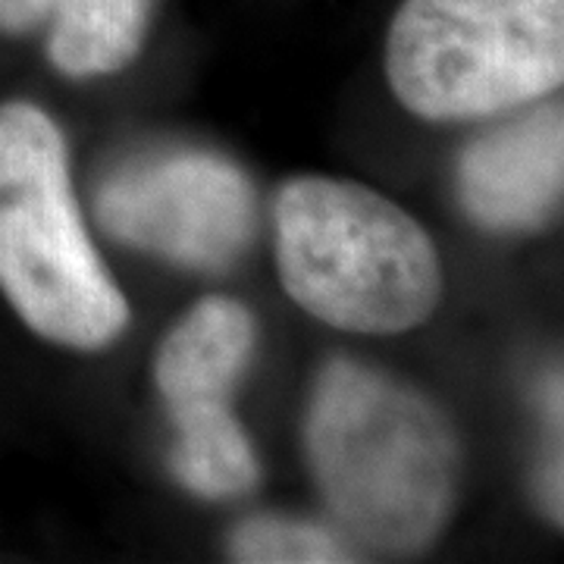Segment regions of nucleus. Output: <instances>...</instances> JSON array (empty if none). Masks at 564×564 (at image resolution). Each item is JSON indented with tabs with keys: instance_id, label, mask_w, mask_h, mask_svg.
Returning <instances> with one entry per match:
<instances>
[{
	"instance_id": "nucleus-1",
	"label": "nucleus",
	"mask_w": 564,
	"mask_h": 564,
	"mask_svg": "<svg viewBox=\"0 0 564 564\" xmlns=\"http://www.w3.org/2000/svg\"><path fill=\"white\" fill-rule=\"evenodd\" d=\"M307 462L348 536L380 552H417L455 502L458 443L417 389L336 358L307 408Z\"/></svg>"
},
{
	"instance_id": "nucleus-2",
	"label": "nucleus",
	"mask_w": 564,
	"mask_h": 564,
	"mask_svg": "<svg viewBox=\"0 0 564 564\" xmlns=\"http://www.w3.org/2000/svg\"><path fill=\"white\" fill-rule=\"evenodd\" d=\"M276 263L292 302L348 333L414 329L443 295V263L421 223L358 182H285Z\"/></svg>"
},
{
	"instance_id": "nucleus-3",
	"label": "nucleus",
	"mask_w": 564,
	"mask_h": 564,
	"mask_svg": "<svg viewBox=\"0 0 564 564\" xmlns=\"http://www.w3.org/2000/svg\"><path fill=\"white\" fill-rule=\"evenodd\" d=\"M0 292L47 343L98 351L129 326L69 180V151L39 104H0Z\"/></svg>"
},
{
	"instance_id": "nucleus-4",
	"label": "nucleus",
	"mask_w": 564,
	"mask_h": 564,
	"mask_svg": "<svg viewBox=\"0 0 564 564\" xmlns=\"http://www.w3.org/2000/svg\"><path fill=\"white\" fill-rule=\"evenodd\" d=\"M395 98L423 120H480L564 79V0H404L386 41Z\"/></svg>"
},
{
	"instance_id": "nucleus-5",
	"label": "nucleus",
	"mask_w": 564,
	"mask_h": 564,
	"mask_svg": "<svg viewBox=\"0 0 564 564\" xmlns=\"http://www.w3.org/2000/svg\"><path fill=\"white\" fill-rule=\"evenodd\" d=\"M104 229L139 251L217 273L254 232V188L232 161L173 148L122 163L98 188Z\"/></svg>"
},
{
	"instance_id": "nucleus-6",
	"label": "nucleus",
	"mask_w": 564,
	"mask_h": 564,
	"mask_svg": "<svg viewBox=\"0 0 564 564\" xmlns=\"http://www.w3.org/2000/svg\"><path fill=\"white\" fill-rule=\"evenodd\" d=\"M564 188L562 107H540L484 132L458 161V195L492 232H530L558 214Z\"/></svg>"
},
{
	"instance_id": "nucleus-7",
	"label": "nucleus",
	"mask_w": 564,
	"mask_h": 564,
	"mask_svg": "<svg viewBox=\"0 0 564 564\" xmlns=\"http://www.w3.org/2000/svg\"><path fill=\"white\" fill-rule=\"evenodd\" d=\"M258 339L251 311L236 299H204L163 339L154 377L176 430L236 417L229 395Z\"/></svg>"
},
{
	"instance_id": "nucleus-8",
	"label": "nucleus",
	"mask_w": 564,
	"mask_h": 564,
	"mask_svg": "<svg viewBox=\"0 0 564 564\" xmlns=\"http://www.w3.org/2000/svg\"><path fill=\"white\" fill-rule=\"evenodd\" d=\"M154 0H54L47 57L73 76H110L139 57Z\"/></svg>"
},
{
	"instance_id": "nucleus-9",
	"label": "nucleus",
	"mask_w": 564,
	"mask_h": 564,
	"mask_svg": "<svg viewBox=\"0 0 564 564\" xmlns=\"http://www.w3.org/2000/svg\"><path fill=\"white\" fill-rule=\"evenodd\" d=\"M173 474L185 489L204 499H236L258 484L261 467L242 423H223L180 433L173 445Z\"/></svg>"
},
{
	"instance_id": "nucleus-10",
	"label": "nucleus",
	"mask_w": 564,
	"mask_h": 564,
	"mask_svg": "<svg viewBox=\"0 0 564 564\" xmlns=\"http://www.w3.org/2000/svg\"><path fill=\"white\" fill-rule=\"evenodd\" d=\"M229 555L245 564H333L355 558L329 527L282 514L242 521L229 536Z\"/></svg>"
},
{
	"instance_id": "nucleus-11",
	"label": "nucleus",
	"mask_w": 564,
	"mask_h": 564,
	"mask_svg": "<svg viewBox=\"0 0 564 564\" xmlns=\"http://www.w3.org/2000/svg\"><path fill=\"white\" fill-rule=\"evenodd\" d=\"M54 0H0V32L20 35L29 29H39L51 17Z\"/></svg>"
}]
</instances>
